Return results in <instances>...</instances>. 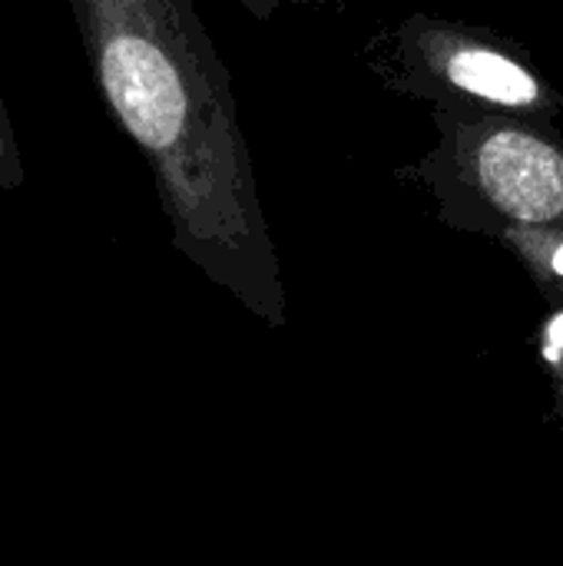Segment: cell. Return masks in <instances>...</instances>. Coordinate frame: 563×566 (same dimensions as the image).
Returning a JSON list of instances; mask_svg holds the SVG:
<instances>
[{"instance_id":"6da1fadb","label":"cell","mask_w":563,"mask_h":566,"mask_svg":"<svg viewBox=\"0 0 563 566\" xmlns=\"http://www.w3.org/2000/svg\"><path fill=\"white\" fill-rule=\"evenodd\" d=\"M119 133L146 159L176 242L249 259L262 232L232 76L192 0H66Z\"/></svg>"},{"instance_id":"7a4b0ae2","label":"cell","mask_w":563,"mask_h":566,"mask_svg":"<svg viewBox=\"0 0 563 566\" xmlns=\"http://www.w3.org/2000/svg\"><path fill=\"white\" fill-rule=\"evenodd\" d=\"M358 60L382 90L431 109L518 116L544 126L563 113V93L531 50L484 23L408 13L372 30Z\"/></svg>"},{"instance_id":"3957f363","label":"cell","mask_w":563,"mask_h":566,"mask_svg":"<svg viewBox=\"0 0 563 566\" xmlns=\"http://www.w3.org/2000/svg\"><path fill=\"white\" fill-rule=\"evenodd\" d=\"M435 149L398 176L448 209L511 229H563V136L554 126L431 109Z\"/></svg>"},{"instance_id":"277c9868","label":"cell","mask_w":563,"mask_h":566,"mask_svg":"<svg viewBox=\"0 0 563 566\" xmlns=\"http://www.w3.org/2000/svg\"><path fill=\"white\" fill-rule=\"evenodd\" d=\"M23 182H27L23 153H20L17 129H13V119H10L3 93H0V192H17Z\"/></svg>"},{"instance_id":"5b68a950","label":"cell","mask_w":563,"mask_h":566,"mask_svg":"<svg viewBox=\"0 0 563 566\" xmlns=\"http://www.w3.org/2000/svg\"><path fill=\"white\" fill-rule=\"evenodd\" d=\"M259 23H269L282 7H332V10H342L348 0H239Z\"/></svg>"},{"instance_id":"8992f818","label":"cell","mask_w":563,"mask_h":566,"mask_svg":"<svg viewBox=\"0 0 563 566\" xmlns=\"http://www.w3.org/2000/svg\"><path fill=\"white\" fill-rule=\"evenodd\" d=\"M518 235H524L528 239V245H534V249H541L544 252V265L551 269V275H557V279H563V229H557V232H551L548 239H544V245H538L524 229H514Z\"/></svg>"},{"instance_id":"52a82bcc","label":"cell","mask_w":563,"mask_h":566,"mask_svg":"<svg viewBox=\"0 0 563 566\" xmlns=\"http://www.w3.org/2000/svg\"><path fill=\"white\" fill-rule=\"evenodd\" d=\"M548 342H551V348H561L563 352V315H557V318L551 322V328H548Z\"/></svg>"}]
</instances>
